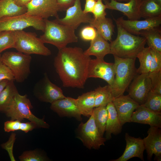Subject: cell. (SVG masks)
I'll use <instances>...</instances> for the list:
<instances>
[{
	"label": "cell",
	"mask_w": 161,
	"mask_h": 161,
	"mask_svg": "<svg viewBox=\"0 0 161 161\" xmlns=\"http://www.w3.org/2000/svg\"><path fill=\"white\" fill-rule=\"evenodd\" d=\"M30 27L44 32L45 28L44 19L26 13L0 19V32L5 31L23 30Z\"/></svg>",
	"instance_id": "8"
},
{
	"label": "cell",
	"mask_w": 161,
	"mask_h": 161,
	"mask_svg": "<svg viewBox=\"0 0 161 161\" xmlns=\"http://www.w3.org/2000/svg\"><path fill=\"white\" fill-rule=\"evenodd\" d=\"M76 137L89 149H98L105 145L106 140L100 134L93 114L85 123L81 122L76 129Z\"/></svg>",
	"instance_id": "9"
},
{
	"label": "cell",
	"mask_w": 161,
	"mask_h": 161,
	"mask_svg": "<svg viewBox=\"0 0 161 161\" xmlns=\"http://www.w3.org/2000/svg\"><path fill=\"white\" fill-rule=\"evenodd\" d=\"M108 116L105 130V138L109 140L112 134L117 135L120 133L122 130L121 125L116 109L112 102L106 106Z\"/></svg>",
	"instance_id": "23"
},
{
	"label": "cell",
	"mask_w": 161,
	"mask_h": 161,
	"mask_svg": "<svg viewBox=\"0 0 161 161\" xmlns=\"http://www.w3.org/2000/svg\"><path fill=\"white\" fill-rule=\"evenodd\" d=\"M95 124L100 135L103 137L105 131L108 112L106 106L95 107L92 113Z\"/></svg>",
	"instance_id": "32"
},
{
	"label": "cell",
	"mask_w": 161,
	"mask_h": 161,
	"mask_svg": "<svg viewBox=\"0 0 161 161\" xmlns=\"http://www.w3.org/2000/svg\"><path fill=\"white\" fill-rule=\"evenodd\" d=\"M148 76L151 81L152 90L161 94V70L149 72Z\"/></svg>",
	"instance_id": "37"
},
{
	"label": "cell",
	"mask_w": 161,
	"mask_h": 161,
	"mask_svg": "<svg viewBox=\"0 0 161 161\" xmlns=\"http://www.w3.org/2000/svg\"><path fill=\"white\" fill-rule=\"evenodd\" d=\"M160 30L158 27L153 28L140 32V35L145 38L148 47L161 52Z\"/></svg>",
	"instance_id": "27"
},
{
	"label": "cell",
	"mask_w": 161,
	"mask_h": 161,
	"mask_svg": "<svg viewBox=\"0 0 161 161\" xmlns=\"http://www.w3.org/2000/svg\"><path fill=\"white\" fill-rule=\"evenodd\" d=\"M112 102L122 126L130 122L133 112L139 105L128 95H123L115 98Z\"/></svg>",
	"instance_id": "18"
},
{
	"label": "cell",
	"mask_w": 161,
	"mask_h": 161,
	"mask_svg": "<svg viewBox=\"0 0 161 161\" xmlns=\"http://www.w3.org/2000/svg\"><path fill=\"white\" fill-rule=\"evenodd\" d=\"M114 56V79L111 87L115 98L123 95L137 73L135 64L136 58Z\"/></svg>",
	"instance_id": "3"
},
{
	"label": "cell",
	"mask_w": 161,
	"mask_h": 161,
	"mask_svg": "<svg viewBox=\"0 0 161 161\" xmlns=\"http://www.w3.org/2000/svg\"><path fill=\"white\" fill-rule=\"evenodd\" d=\"M142 105L153 111L161 112V94L151 90Z\"/></svg>",
	"instance_id": "35"
},
{
	"label": "cell",
	"mask_w": 161,
	"mask_h": 161,
	"mask_svg": "<svg viewBox=\"0 0 161 161\" xmlns=\"http://www.w3.org/2000/svg\"><path fill=\"white\" fill-rule=\"evenodd\" d=\"M103 0H97L93 9L92 13L94 15V18L98 19L106 17V13L105 10L106 7L103 4Z\"/></svg>",
	"instance_id": "41"
},
{
	"label": "cell",
	"mask_w": 161,
	"mask_h": 161,
	"mask_svg": "<svg viewBox=\"0 0 161 161\" xmlns=\"http://www.w3.org/2000/svg\"><path fill=\"white\" fill-rule=\"evenodd\" d=\"M103 0L105 2L106 1H109V0Z\"/></svg>",
	"instance_id": "49"
},
{
	"label": "cell",
	"mask_w": 161,
	"mask_h": 161,
	"mask_svg": "<svg viewBox=\"0 0 161 161\" xmlns=\"http://www.w3.org/2000/svg\"><path fill=\"white\" fill-rule=\"evenodd\" d=\"M9 81L4 80L0 81V93L7 85Z\"/></svg>",
	"instance_id": "46"
},
{
	"label": "cell",
	"mask_w": 161,
	"mask_h": 161,
	"mask_svg": "<svg viewBox=\"0 0 161 161\" xmlns=\"http://www.w3.org/2000/svg\"><path fill=\"white\" fill-rule=\"evenodd\" d=\"M129 87L128 95L139 105L143 104L152 90L148 73L137 74Z\"/></svg>",
	"instance_id": "11"
},
{
	"label": "cell",
	"mask_w": 161,
	"mask_h": 161,
	"mask_svg": "<svg viewBox=\"0 0 161 161\" xmlns=\"http://www.w3.org/2000/svg\"><path fill=\"white\" fill-rule=\"evenodd\" d=\"M130 122L148 124L161 128V112L153 111L142 105H139L133 112Z\"/></svg>",
	"instance_id": "21"
},
{
	"label": "cell",
	"mask_w": 161,
	"mask_h": 161,
	"mask_svg": "<svg viewBox=\"0 0 161 161\" xmlns=\"http://www.w3.org/2000/svg\"><path fill=\"white\" fill-rule=\"evenodd\" d=\"M152 58L149 72L161 70V52L151 49Z\"/></svg>",
	"instance_id": "38"
},
{
	"label": "cell",
	"mask_w": 161,
	"mask_h": 161,
	"mask_svg": "<svg viewBox=\"0 0 161 161\" xmlns=\"http://www.w3.org/2000/svg\"><path fill=\"white\" fill-rule=\"evenodd\" d=\"M137 58L140 63L139 67L137 69V74L148 73L152 58L151 49L144 47L137 54Z\"/></svg>",
	"instance_id": "33"
},
{
	"label": "cell",
	"mask_w": 161,
	"mask_h": 161,
	"mask_svg": "<svg viewBox=\"0 0 161 161\" xmlns=\"http://www.w3.org/2000/svg\"><path fill=\"white\" fill-rule=\"evenodd\" d=\"M27 14L43 19L51 16L59 18L56 0H32L26 6Z\"/></svg>",
	"instance_id": "13"
},
{
	"label": "cell",
	"mask_w": 161,
	"mask_h": 161,
	"mask_svg": "<svg viewBox=\"0 0 161 161\" xmlns=\"http://www.w3.org/2000/svg\"><path fill=\"white\" fill-rule=\"evenodd\" d=\"M86 3L83 10L85 13H92L97 0H85Z\"/></svg>",
	"instance_id": "44"
},
{
	"label": "cell",
	"mask_w": 161,
	"mask_h": 161,
	"mask_svg": "<svg viewBox=\"0 0 161 161\" xmlns=\"http://www.w3.org/2000/svg\"><path fill=\"white\" fill-rule=\"evenodd\" d=\"M84 53L89 56L94 55L97 58L104 60L106 55L111 54L110 44L97 32L95 38L91 41L89 47Z\"/></svg>",
	"instance_id": "22"
},
{
	"label": "cell",
	"mask_w": 161,
	"mask_h": 161,
	"mask_svg": "<svg viewBox=\"0 0 161 161\" xmlns=\"http://www.w3.org/2000/svg\"><path fill=\"white\" fill-rule=\"evenodd\" d=\"M88 77L102 79L112 86L114 79V64L97 58L91 59L89 65Z\"/></svg>",
	"instance_id": "14"
},
{
	"label": "cell",
	"mask_w": 161,
	"mask_h": 161,
	"mask_svg": "<svg viewBox=\"0 0 161 161\" xmlns=\"http://www.w3.org/2000/svg\"><path fill=\"white\" fill-rule=\"evenodd\" d=\"M156 3L161 6V0H152Z\"/></svg>",
	"instance_id": "47"
},
{
	"label": "cell",
	"mask_w": 161,
	"mask_h": 161,
	"mask_svg": "<svg viewBox=\"0 0 161 161\" xmlns=\"http://www.w3.org/2000/svg\"><path fill=\"white\" fill-rule=\"evenodd\" d=\"M32 0H15L16 4L20 6H26Z\"/></svg>",
	"instance_id": "45"
},
{
	"label": "cell",
	"mask_w": 161,
	"mask_h": 161,
	"mask_svg": "<svg viewBox=\"0 0 161 161\" xmlns=\"http://www.w3.org/2000/svg\"><path fill=\"white\" fill-rule=\"evenodd\" d=\"M4 80L14 81L13 74L10 69L2 61L0 55V81Z\"/></svg>",
	"instance_id": "42"
},
{
	"label": "cell",
	"mask_w": 161,
	"mask_h": 161,
	"mask_svg": "<svg viewBox=\"0 0 161 161\" xmlns=\"http://www.w3.org/2000/svg\"><path fill=\"white\" fill-rule=\"evenodd\" d=\"M32 108L27 95H21L18 93L3 112L11 120H18L22 121L25 119L35 123L38 128H49V125L44 120V118H39L32 113L31 109Z\"/></svg>",
	"instance_id": "5"
},
{
	"label": "cell",
	"mask_w": 161,
	"mask_h": 161,
	"mask_svg": "<svg viewBox=\"0 0 161 161\" xmlns=\"http://www.w3.org/2000/svg\"><path fill=\"white\" fill-rule=\"evenodd\" d=\"M2 62L13 72L15 80L21 83L30 73L32 57L30 55L18 52L7 51L1 55Z\"/></svg>",
	"instance_id": "6"
},
{
	"label": "cell",
	"mask_w": 161,
	"mask_h": 161,
	"mask_svg": "<svg viewBox=\"0 0 161 161\" xmlns=\"http://www.w3.org/2000/svg\"><path fill=\"white\" fill-rule=\"evenodd\" d=\"M141 0L142 1H143L145 0Z\"/></svg>",
	"instance_id": "50"
},
{
	"label": "cell",
	"mask_w": 161,
	"mask_h": 161,
	"mask_svg": "<svg viewBox=\"0 0 161 161\" xmlns=\"http://www.w3.org/2000/svg\"><path fill=\"white\" fill-rule=\"evenodd\" d=\"M115 0L119 2H121L122 1L128 2L130 0Z\"/></svg>",
	"instance_id": "48"
},
{
	"label": "cell",
	"mask_w": 161,
	"mask_h": 161,
	"mask_svg": "<svg viewBox=\"0 0 161 161\" xmlns=\"http://www.w3.org/2000/svg\"><path fill=\"white\" fill-rule=\"evenodd\" d=\"M117 35L110 44L111 54L121 58H136L146 43L144 37L133 35L115 22Z\"/></svg>",
	"instance_id": "2"
},
{
	"label": "cell",
	"mask_w": 161,
	"mask_h": 161,
	"mask_svg": "<svg viewBox=\"0 0 161 161\" xmlns=\"http://www.w3.org/2000/svg\"><path fill=\"white\" fill-rule=\"evenodd\" d=\"M21 161H46L49 159L44 154L37 149L26 151L18 157Z\"/></svg>",
	"instance_id": "36"
},
{
	"label": "cell",
	"mask_w": 161,
	"mask_h": 161,
	"mask_svg": "<svg viewBox=\"0 0 161 161\" xmlns=\"http://www.w3.org/2000/svg\"><path fill=\"white\" fill-rule=\"evenodd\" d=\"M126 145L122 155L117 159L112 161H127L134 157H137L144 160L143 152L145 150L143 139L130 136L127 133L125 135Z\"/></svg>",
	"instance_id": "19"
},
{
	"label": "cell",
	"mask_w": 161,
	"mask_h": 161,
	"mask_svg": "<svg viewBox=\"0 0 161 161\" xmlns=\"http://www.w3.org/2000/svg\"><path fill=\"white\" fill-rule=\"evenodd\" d=\"M89 23L105 40L111 41L114 32V26L111 18L105 17L95 19L92 18Z\"/></svg>",
	"instance_id": "25"
},
{
	"label": "cell",
	"mask_w": 161,
	"mask_h": 161,
	"mask_svg": "<svg viewBox=\"0 0 161 161\" xmlns=\"http://www.w3.org/2000/svg\"><path fill=\"white\" fill-rule=\"evenodd\" d=\"M44 19V33L40 38L44 43L53 45L59 50L66 47L69 44L78 41L74 29L47 19Z\"/></svg>",
	"instance_id": "4"
},
{
	"label": "cell",
	"mask_w": 161,
	"mask_h": 161,
	"mask_svg": "<svg viewBox=\"0 0 161 161\" xmlns=\"http://www.w3.org/2000/svg\"><path fill=\"white\" fill-rule=\"evenodd\" d=\"M77 106L81 115L90 117L95 108L94 90L84 93L76 99Z\"/></svg>",
	"instance_id": "24"
},
{
	"label": "cell",
	"mask_w": 161,
	"mask_h": 161,
	"mask_svg": "<svg viewBox=\"0 0 161 161\" xmlns=\"http://www.w3.org/2000/svg\"><path fill=\"white\" fill-rule=\"evenodd\" d=\"M97 33L95 28L90 25L82 29L80 32V36L84 41H91L95 38Z\"/></svg>",
	"instance_id": "40"
},
{
	"label": "cell",
	"mask_w": 161,
	"mask_h": 161,
	"mask_svg": "<svg viewBox=\"0 0 161 161\" xmlns=\"http://www.w3.org/2000/svg\"><path fill=\"white\" fill-rule=\"evenodd\" d=\"M14 81H9L0 93V112H3L18 93Z\"/></svg>",
	"instance_id": "29"
},
{
	"label": "cell",
	"mask_w": 161,
	"mask_h": 161,
	"mask_svg": "<svg viewBox=\"0 0 161 161\" xmlns=\"http://www.w3.org/2000/svg\"><path fill=\"white\" fill-rule=\"evenodd\" d=\"M16 134L12 132L10 135L8 140L6 142L1 144V148L6 150L7 152L10 160L11 161H16L13 153V147L16 139Z\"/></svg>",
	"instance_id": "39"
},
{
	"label": "cell",
	"mask_w": 161,
	"mask_h": 161,
	"mask_svg": "<svg viewBox=\"0 0 161 161\" xmlns=\"http://www.w3.org/2000/svg\"><path fill=\"white\" fill-rule=\"evenodd\" d=\"M92 18L89 13L83 12L80 0H75L74 4L66 10L64 17L56 18L53 21L75 30L82 23H89Z\"/></svg>",
	"instance_id": "12"
},
{
	"label": "cell",
	"mask_w": 161,
	"mask_h": 161,
	"mask_svg": "<svg viewBox=\"0 0 161 161\" xmlns=\"http://www.w3.org/2000/svg\"><path fill=\"white\" fill-rule=\"evenodd\" d=\"M139 11L141 17L147 18L161 16V6L152 0L143 1Z\"/></svg>",
	"instance_id": "30"
},
{
	"label": "cell",
	"mask_w": 161,
	"mask_h": 161,
	"mask_svg": "<svg viewBox=\"0 0 161 161\" xmlns=\"http://www.w3.org/2000/svg\"><path fill=\"white\" fill-rule=\"evenodd\" d=\"M51 104V110L60 117H72L78 121L82 120L81 114L76 106L75 99L65 97L56 100Z\"/></svg>",
	"instance_id": "17"
},
{
	"label": "cell",
	"mask_w": 161,
	"mask_h": 161,
	"mask_svg": "<svg viewBox=\"0 0 161 161\" xmlns=\"http://www.w3.org/2000/svg\"><path fill=\"white\" fill-rule=\"evenodd\" d=\"M75 0H56L59 11L66 10L72 6Z\"/></svg>",
	"instance_id": "43"
},
{
	"label": "cell",
	"mask_w": 161,
	"mask_h": 161,
	"mask_svg": "<svg viewBox=\"0 0 161 161\" xmlns=\"http://www.w3.org/2000/svg\"><path fill=\"white\" fill-rule=\"evenodd\" d=\"M16 42L15 31H5L0 32V53L4 50L14 48Z\"/></svg>",
	"instance_id": "34"
},
{
	"label": "cell",
	"mask_w": 161,
	"mask_h": 161,
	"mask_svg": "<svg viewBox=\"0 0 161 161\" xmlns=\"http://www.w3.org/2000/svg\"><path fill=\"white\" fill-rule=\"evenodd\" d=\"M16 42L14 48L18 52L30 55L37 54L45 56L51 54V51L44 45L34 32L23 30L15 31Z\"/></svg>",
	"instance_id": "7"
},
{
	"label": "cell",
	"mask_w": 161,
	"mask_h": 161,
	"mask_svg": "<svg viewBox=\"0 0 161 161\" xmlns=\"http://www.w3.org/2000/svg\"><path fill=\"white\" fill-rule=\"evenodd\" d=\"M147 136L143 139L147 159L151 160L153 155L154 160H161V130L160 128L150 126Z\"/></svg>",
	"instance_id": "16"
},
{
	"label": "cell",
	"mask_w": 161,
	"mask_h": 161,
	"mask_svg": "<svg viewBox=\"0 0 161 161\" xmlns=\"http://www.w3.org/2000/svg\"><path fill=\"white\" fill-rule=\"evenodd\" d=\"M95 93V107L106 106L112 102L114 98L110 86H99L94 90Z\"/></svg>",
	"instance_id": "28"
},
{
	"label": "cell",
	"mask_w": 161,
	"mask_h": 161,
	"mask_svg": "<svg viewBox=\"0 0 161 161\" xmlns=\"http://www.w3.org/2000/svg\"><path fill=\"white\" fill-rule=\"evenodd\" d=\"M89 56L79 47H67L59 49L54 59L56 72L65 87L83 89L88 78Z\"/></svg>",
	"instance_id": "1"
},
{
	"label": "cell",
	"mask_w": 161,
	"mask_h": 161,
	"mask_svg": "<svg viewBox=\"0 0 161 161\" xmlns=\"http://www.w3.org/2000/svg\"><path fill=\"white\" fill-rule=\"evenodd\" d=\"M33 93L40 101L50 103L65 97L62 89L50 81L46 73L35 85Z\"/></svg>",
	"instance_id": "10"
},
{
	"label": "cell",
	"mask_w": 161,
	"mask_h": 161,
	"mask_svg": "<svg viewBox=\"0 0 161 161\" xmlns=\"http://www.w3.org/2000/svg\"><path fill=\"white\" fill-rule=\"evenodd\" d=\"M27 10L26 6L18 5L15 0H0V19L22 15Z\"/></svg>",
	"instance_id": "26"
},
{
	"label": "cell",
	"mask_w": 161,
	"mask_h": 161,
	"mask_svg": "<svg viewBox=\"0 0 161 161\" xmlns=\"http://www.w3.org/2000/svg\"><path fill=\"white\" fill-rule=\"evenodd\" d=\"M37 128V125L33 122L23 123L18 120H11L4 122V129L7 132L20 130L27 133Z\"/></svg>",
	"instance_id": "31"
},
{
	"label": "cell",
	"mask_w": 161,
	"mask_h": 161,
	"mask_svg": "<svg viewBox=\"0 0 161 161\" xmlns=\"http://www.w3.org/2000/svg\"><path fill=\"white\" fill-rule=\"evenodd\" d=\"M114 19L127 32L137 35H140L141 31L158 27L161 24V16L142 20H126L123 17Z\"/></svg>",
	"instance_id": "15"
},
{
	"label": "cell",
	"mask_w": 161,
	"mask_h": 161,
	"mask_svg": "<svg viewBox=\"0 0 161 161\" xmlns=\"http://www.w3.org/2000/svg\"><path fill=\"white\" fill-rule=\"evenodd\" d=\"M105 1L107 9L119 11L127 17L128 20H137L141 18L139 8L142 1L141 0H130L123 3L115 0Z\"/></svg>",
	"instance_id": "20"
}]
</instances>
